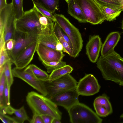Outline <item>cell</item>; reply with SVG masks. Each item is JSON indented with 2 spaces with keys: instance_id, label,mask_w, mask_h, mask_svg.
<instances>
[{
  "instance_id": "obj_1",
  "label": "cell",
  "mask_w": 123,
  "mask_h": 123,
  "mask_svg": "<svg viewBox=\"0 0 123 123\" xmlns=\"http://www.w3.org/2000/svg\"><path fill=\"white\" fill-rule=\"evenodd\" d=\"M54 22L34 7L25 12L21 18L16 19V30L38 36L53 33Z\"/></svg>"
},
{
  "instance_id": "obj_2",
  "label": "cell",
  "mask_w": 123,
  "mask_h": 123,
  "mask_svg": "<svg viewBox=\"0 0 123 123\" xmlns=\"http://www.w3.org/2000/svg\"><path fill=\"white\" fill-rule=\"evenodd\" d=\"M103 78L123 86V58L114 50L105 56H101L96 63Z\"/></svg>"
},
{
  "instance_id": "obj_3",
  "label": "cell",
  "mask_w": 123,
  "mask_h": 123,
  "mask_svg": "<svg viewBox=\"0 0 123 123\" xmlns=\"http://www.w3.org/2000/svg\"><path fill=\"white\" fill-rule=\"evenodd\" d=\"M26 101L33 114L49 115L61 120L62 113L57 106L46 96L31 91L28 93Z\"/></svg>"
},
{
  "instance_id": "obj_4",
  "label": "cell",
  "mask_w": 123,
  "mask_h": 123,
  "mask_svg": "<svg viewBox=\"0 0 123 123\" xmlns=\"http://www.w3.org/2000/svg\"><path fill=\"white\" fill-rule=\"evenodd\" d=\"M54 16L56 22L66 34L72 44V53L71 57H77L83 46V40L80 33L79 29L63 15L55 14Z\"/></svg>"
},
{
  "instance_id": "obj_5",
  "label": "cell",
  "mask_w": 123,
  "mask_h": 123,
  "mask_svg": "<svg viewBox=\"0 0 123 123\" xmlns=\"http://www.w3.org/2000/svg\"><path fill=\"white\" fill-rule=\"evenodd\" d=\"M72 123H101L102 120L91 109L79 102L68 111Z\"/></svg>"
},
{
  "instance_id": "obj_6",
  "label": "cell",
  "mask_w": 123,
  "mask_h": 123,
  "mask_svg": "<svg viewBox=\"0 0 123 123\" xmlns=\"http://www.w3.org/2000/svg\"><path fill=\"white\" fill-rule=\"evenodd\" d=\"M84 15L87 22L101 24L106 18L101 6L95 0H76Z\"/></svg>"
},
{
  "instance_id": "obj_7",
  "label": "cell",
  "mask_w": 123,
  "mask_h": 123,
  "mask_svg": "<svg viewBox=\"0 0 123 123\" xmlns=\"http://www.w3.org/2000/svg\"><path fill=\"white\" fill-rule=\"evenodd\" d=\"M44 82L48 93L46 97L49 98L61 93L76 89L77 83L70 74L52 81Z\"/></svg>"
},
{
  "instance_id": "obj_8",
  "label": "cell",
  "mask_w": 123,
  "mask_h": 123,
  "mask_svg": "<svg viewBox=\"0 0 123 123\" xmlns=\"http://www.w3.org/2000/svg\"><path fill=\"white\" fill-rule=\"evenodd\" d=\"M38 37L15 29L12 38L15 41L14 46L11 51L7 52L12 62L13 63L20 54L29 45L37 41Z\"/></svg>"
},
{
  "instance_id": "obj_9",
  "label": "cell",
  "mask_w": 123,
  "mask_h": 123,
  "mask_svg": "<svg viewBox=\"0 0 123 123\" xmlns=\"http://www.w3.org/2000/svg\"><path fill=\"white\" fill-rule=\"evenodd\" d=\"M16 19L11 3L7 4L0 11V23L2 24L4 26L5 43L12 39Z\"/></svg>"
},
{
  "instance_id": "obj_10",
  "label": "cell",
  "mask_w": 123,
  "mask_h": 123,
  "mask_svg": "<svg viewBox=\"0 0 123 123\" xmlns=\"http://www.w3.org/2000/svg\"><path fill=\"white\" fill-rule=\"evenodd\" d=\"M100 88L96 78L92 74H88L79 80L76 89L79 95L90 96L98 93Z\"/></svg>"
},
{
  "instance_id": "obj_11",
  "label": "cell",
  "mask_w": 123,
  "mask_h": 123,
  "mask_svg": "<svg viewBox=\"0 0 123 123\" xmlns=\"http://www.w3.org/2000/svg\"><path fill=\"white\" fill-rule=\"evenodd\" d=\"M12 71L14 77L22 80L43 95L46 96L48 95L44 82L39 80L32 74L23 69L15 67Z\"/></svg>"
},
{
  "instance_id": "obj_12",
  "label": "cell",
  "mask_w": 123,
  "mask_h": 123,
  "mask_svg": "<svg viewBox=\"0 0 123 123\" xmlns=\"http://www.w3.org/2000/svg\"><path fill=\"white\" fill-rule=\"evenodd\" d=\"M79 95L75 89L61 93L49 99L57 106L63 107L68 111L73 105L79 102Z\"/></svg>"
},
{
  "instance_id": "obj_13",
  "label": "cell",
  "mask_w": 123,
  "mask_h": 123,
  "mask_svg": "<svg viewBox=\"0 0 123 123\" xmlns=\"http://www.w3.org/2000/svg\"><path fill=\"white\" fill-rule=\"evenodd\" d=\"M36 51L42 62H60L65 55L62 51L48 47L38 42Z\"/></svg>"
},
{
  "instance_id": "obj_14",
  "label": "cell",
  "mask_w": 123,
  "mask_h": 123,
  "mask_svg": "<svg viewBox=\"0 0 123 123\" xmlns=\"http://www.w3.org/2000/svg\"><path fill=\"white\" fill-rule=\"evenodd\" d=\"M102 43L98 35L90 36L86 46V54L92 62H97L99 56Z\"/></svg>"
},
{
  "instance_id": "obj_15",
  "label": "cell",
  "mask_w": 123,
  "mask_h": 123,
  "mask_svg": "<svg viewBox=\"0 0 123 123\" xmlns=\"http://www.w3.org/2000/svg\"><path fill=\"white\" fill-rule=\"evenodd\" d=\"M38 43V41L33 43L20 54L13 62L15 67L22 69L29 64L33 59Z\"/></svg>"
},
{
  "instance_id": "obj_16",
  "label": "cell",
  "mask_w": 123,
  "mask_h": 123,
  "mask_svg": "<svg viewBox=\"0 0 123 123\" xmlns=\"http://www.w3.org/2000/svg\"><path fill=\"white\" fill-rule=\"evenodd\" d=\"M109 99L108 96L104 93L95 99L94 107L96 113L99 117H105L112 113L113 109Z\"/></svg>"
},
{
  "instance_id": "obj_17",
  "label": "cell",
  "mask_w": 123,
  "mask_h": 123,
  "mask_svg": "<svg viewBox=\"0 0 123 123\" xmlns=\"http://www.w3.org/2000/svg\"><path fill=\"white\" fill-rule=\"evenodd\" d=\"M120 38L121 35L118 32L114 31L110 33L102 44L101 50V55L106 56L114 50V48Z\"/></svg>"
},
{
  "instance_id": "obj_18",
  "label": "cell",
  "mask_w": 123,
  "mask_h": 123,
  "mask_svg": "<svg viewBox=\"0 0 123 123\" xmlns=\"http://www.w3.org/2000/svg\"><path fill=\"white\" fill-rule=\"evenodd\" d=\"M68 4L69 14L80 22H87L83 12L76 0H70Z\"/></svg>"
},
{
  "instance_id": "obj_19",
  "label": "cell",
  "mask_w": 123,
  "mask_h": 123,
  "mask_svg": "<svg viewBox=\"0 0 123 123\" xmlns=\"http://www.w3.org/2000/svg\"><path fill=\"white\" fill-rule=\"evenodd\" d=\"M24 69L32 74L41 81L45 82L48 80L49 75L34 64L29 65Z\"/></svg>"
},
{
  "instance_id": "obj_20",
  "label": "cell",
  "mask_w": 123,
  "mask_h": 123,
  "mask_svg": "<svg viewBox=\"0 0 123 123\" xmlns=\"http://www.w3.org/2000/svg\"><path fill=\"white\" fill-rule=\"evenodd\" d=\"M37 39L40 43L55 50L56 45L59 42L53 33L48 35H39Z\"/></svg>"
},
{
  "instance_id": "obj_21",
  "label": "cell",
  "mask_w": 123,
  "mask_h": 123,
  "mask_svg": "<svg viewBox=\"0 0 123 123\" xmlns=\"http://www.w3.org/2000/svg\"><path fill=\"white\" fill-rule=\"evenodd\" d=\"M55 23L53 29V33L59 42L62 45L66 51V53L71 56L72 50L63 36L62 33V29L56 22Z\"/></svg>"
},
{
  "instance_id": "obj_22",
  "label": "cell",
  "mask_w": 123,
  "mask_h": 123,
  "mask_svg": "<svg viewBox=\"0 0 123 123\" xmlns=\"http://www.w3.org/2000/svg\"><path fill=\"white\" fill-rule=\"evenodd\" d=\"M73 69L69 65H66L55 70L51 72L49 75L48 81H52L62 77L68 74H70L73 71Z\"/></svg>"
},
{
  "instance_id": "obj_23",
  "label": "cell",
  "mask_w": 123,
  "mask_h": 123,
  "mask_svg": "<svg viewBox=\"0 0 123 123\" xmlns=\"http://www.w3.org/2000/svg\"><path fill=\"white\" fill-rule=\"evenodd\" d=\"M51 12L53 14L59 9V0H31Z\"/></svg>"
},
{
  "instance_id": "obj_24",
  "label": "cell",
  "mask_w": 123,
  "mask_h": 123,
  "mask_svg": "<svg viewBox=\"0 0 123 123\" xmlns=\"http://www.w3.org/2000/svg\"><path fill=\"white\" fill-rule=\"evenodd\" d=\"M11 115L14 114L13 117L17 123H23L25 121L30 120L28 116L24 106L18 109H15L12 107L11 108Z\"/></svg>"
},
{
  "instance_id": "obj_25",
  "label": "cell",
  "mask_w": 123,
  "mask_h": 123,
  "mask_svg": "<svg viewBox=\"0 0 123 123\" xmlns=\"http://www.w3.org/2000/svg\"><path fill=\"white\" fill-rule=\"evenodd\" d=\"M101 7L106 16V20L110 22L115 20L117 17L123 11V9H114L102 6Z\"/></svg>"
},
{
  "instance_id": "obj_26",
  "label": "cell",
  "mask_w": 123,
  "mask_h": 123,
  "mask_svg": "<svg viewBox=\"0 0 123 123\" xmlns=\"http://www.w3.org/2000/svg\"><path fill=\"white\" fill-rule=\"evenodd\" d=\"M12 63L11 60H9L6 62L3 66L6 82L9 88L12 85L14 80L11 68Z\"/></svg>"
},
{
  "instance_id": "obj_27",
  "label": "cell",
  "mask_w": 123,
  "mask_h": 123,
  "mask_svg": "<svg viewBox=\"0 0 123 123\" xmlns=\"http://www.w3.org/2000/svg\"><path fill=\"white\" fill-rule=\"evenodd\" d=\"M6 82L3 66L0 68V107L6 106L4 98V90Z\"/></svg>"
},
{
  "instance_id": "obj_28",
  "label": "cell",
  "mask_w": 123,
  "mask_h": 123,
  "mask_svg": "<svg viewBox=\"0 0 123 123\" xmlns=\"http://www.w3.org/2000/svg\"><path fill=\"white\" fill-rule=\"evenodd\" d=\"M23 0H12L11 2L16 19L21 18L24 13L23 7Z\"/></svg>"
},
{
  "instance_id": "obj_29",
  "label": "cell",
  "mask_w": 123,
  "mask_h": 123,
  "mask_svg": "<svg viewBox=\"0 0 123 123\" xmlns=\"http://www.w3.org/2000/svg\"><path fill=\"white\" fill-rule=\"evenodd\" d=\"M43 65L45 66L48 73H51L54 70L63 67L66 65L65 62H42Z\"/></svg>"
},
{
  "instance_id": "obj_30",
  "label": "cell",
  "mask_w": 123,
  "mask_h": 123,
  "mask_svg": "<svg viewBox=\"0 0 123 123\" xmlns=\"http://www.w3.org/2000/svg\"><path fill=\"white\" fill-rule=\"evenodd\" d=\"M95 0L102 7L114 9H122L118 0Z\"/></svg>"
},
{
  "instance_id": "obj_31",
  "label": "cell",
  "mask_w": 123,
  "mask_h": 123,
  "mask_svg": "<svg viewBox=\"0 0 123 123\" xmlns=\"http://www.w3.org/2000/svg\"><path fill=\"white\" fill-rule=\"evenodd\" d=\"M34 6L45 16L54 22H56V19L53 13L40 5L33 3Z\"/></svg>"
},
{
  "instance_id": "obj_32",
  "label": "cell",
  "mask_w": 123,
  "mask_h": 123,
  "mask_svg": "<svg viewBox=\"0 0 123 123\" xmlns=\"http://www.w3.org/2000/svg\"><path fill=\"white\" fill-rule=\"evenodd\" d=\"M9 60L11 58L6 49L0 50V68L3 67L5 63Z\"/></svg>"
},
{
  "instance_id": "obj_33",
  "label": "cell",
  "mask_w": 123,
  "mask_h": 123,
  "mask_svg": "<svg viewBox=\"0 0 123 123\" xmlns=\"http://www.w3.org/2000/svg\"><path fill=\"white\" fill-rule=\"evenodd\" d=\"M10 90L6 82L4 90V98L5 106H8L10 105Z\"/></svg>"
},
{
  "instance_id": "obj_34",
  "label": "cell",
  "mask_w": 123,
  "mask_h": 123,
  "mask_svg": "<svg viewBox=\"0 0 123 123\" xmlns=\"http://www.w3.org/2000/svg\"><path fill=\"white\" fill-rule=\"evenodd\" d=\"M0 118L4 123H17L15 118L11 117L6 114L0 113Z\"/></svg>"
},
{
  "instance_id": "obj_35",
  "label": "cell",
  "mask_w": 123,
  "mask_h": 123,
  "mask_svg": "<svg viewBox=\"0 0 123 123\" xmlns=\"http://www.w3.org/2000/svg\"><path fill=\"white\" fill-rule=\"evenodd\" d=\"M29 122L31 123H44L41 116L38 114H33L32 119Z\"/></svg>"
},
{
  "instance_id": "obj_36",
  "label": "cell",
  "mask_w": 123,
  "mask_h": 123,
  "mask_svg": "<svg viewBox=\"0 0 123 123\" xmlns=\"http://www.w3.org/2000/svg\"><path fill=\"white\" fill-rule=\"evenodd\" d=\"M15 41L13 39L7 41L5 43L6 48L7 52L11 51L13 49Z\"/></svg>"
},
{
  "instance_id": "obj_37",
  "label": "cell",
  "mask_w": 123,
  "mask_h": 123,
  "mask_svg": "<svg viewBox=\"0 0 123 123\" xmlns=\"http://www.w3.org/2000/svg\"><path fill=\"white\" fill-rule=\"evenodd\" d=\"M44 123H52L54 117L47 115H41Z\"/></svg>"
},
{
  "instance_id": "obj_38",
  "label": "cell",
  "mask_w": 123,
  "mask_h": 123,
  "mask_svg": "<svg viewBox=\"0 0 123 123\" xmlns=\"http://www.w3.org/2000/svg\"><path fill=\"white\" fill-rule=\"evenodd\" d=\"M6 0H0V11L7 5Z\"/></svg>"
},
{
  "instance_id": "obj_39",
  "label": "cell",
  "mask_w": 123,
  "mask_h": 123,
  "mask_svg": "<svg viewBox=\"0 0 123 123\" xmlns=\"http://www.w3.org/2000/svg\"><path fill=\"white\" fill-rule=\"evenodd\" d=\"M60 120L55 118H54L52 123H61V122Z\"/></svg>"
},
{
  "instance_id": "obj_40",
  "label": "cell",
  "mask_w": 123,
  "mask_h": 123,
  "mask_svg": "<svg viewBox=\"0 0 123 123\" xmlns=\"http://www.w3.org/2000/svg\"><path fill=\"white\" fill-rule=\"evenodd\" d=\"M121 4L122 9H123V0H118Z\"/></svg>"
},
{
  "instance_id": "obj_41",
  "label": "cell",
  "mask_w": 123,
  "mask_h": 123,
  "mask_svg": "<svg viewBox=\"0 0 123 123\" xmlns=\"http://www.w3.org/2000/svg\"><path fill=\"white\" fill-rule=\"evenodd\" d=\"M121 28L122 29L123 31V19L122 23Z\"/></svg>"
},
{
  "instance_id": "obj_42",
  "label": "cell",
  "mask_w": 123,
  "mask_h": 123,
  "mask_svg": "<svg viewBox=\"0 0 123 123\" xmlns=\"http://www.w3.org/2000/svg\"><path fill=\"white\" fill-rule=\"evenodd\" d=\"M120 117L121 118H123V113L120 115Z\"/></svg>"
},
{
  "instance_id": "obj_43",
  "label": "cell",
  "mask_w": 123,
  "mask_h": 123,
  "mask_svg": "<svg viewBox=\"0 0 123 123\" xmlns=\"http://www.w3.org/2000/svg\"><path fill=\"white\" fill-rule=\"evenodd\" d=\"M66 2L68 4L70 0H65Z\"/></svg>"
},
{
  "instance_id": "obj_44",
  "label": "cell",
  "mask_w": 123,
  "mask_h": 123,
  "mask_svg": "<svg viewBox=\"0 0 123 123\" xmlns=\"http://www.w3.org/2000/svg\"><path fill=\"white\" fill-rule=\"evenodd\" d=\"M121 123H123V122H121Z\"/></svg>"
}]
</instances>
